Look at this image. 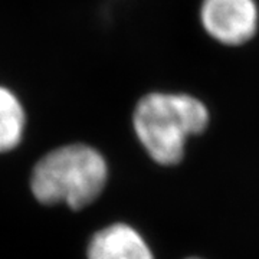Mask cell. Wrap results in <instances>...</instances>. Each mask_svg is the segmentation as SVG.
<instances>
[{"instance_id":"1","label":"cell","mask_w":259,"mask_h":259,"mask_svg":"<svg viewBox=\"0 0 259 259\" xmlns=\"http://www.w3.org/2000/svg\"><path fill=\"white\" fill-rule=\"evenodd\" d=\"M131 118L148 156L158 164L173 166L182 161L187 140L207 128L210 112L192 94L150 91L137 100Z\"/></svg>"},{"instance_id":"4","label":"cell","mask_w":259,"mask_h":259,"mask_svg":"<svg viewBox=\"0 0 259 259\" xmlns=\"http://www.w3.org/2000/svg\"><path fill=\"white\" fill-rule=\"evenodd\" d=\"M88 259H154V255L134 228L115 223L94 235Z\"/></svg>"},{"instance_id":"3","label":"cell","mask_w":259,"mask_h":259,"mask_svg":"<svg viewBox=\"0 0 259 259\" xmlns=\"http://www.w3.org/2000/svg\"><path fill=\"white\" fill-rule=\"evenodd\" d=\"M197 18L213 42L239 48L258 35L259 3L258 0H200Z\"/></svg>"},{"instance_id":"2","label":"cell","mask_w":259,"mask_h":259,"mask_svg":"<svg viewBox=\"0 0 259 259\" xmlns=\"http://www.w3.org/2000/svg\"><path fill=\"white\" fill-rule=\"evenodd\" d=\"M108 179L101 153L87 144L55 148L32 171V193L40 203L81 209L98 199Z\"/></svg>"},{"instance_id":"5","label":"cell","mask_w":259,"mask_h":259,"mask_svg":"<svg viewBox=\"0 0 259 259\" xmlns=\"http://www.w3.org/2000/svg\"><path fill=\"white\" fill-rule=\"evenodd\" d=\"M26 128V110L19 94L0 82V153L18 147Z\"/></svg>"},{"instance_id":"6","label":"cell","mask_w":259,"mask_h":259,"mask_svg":"<svg viewBox=\"0 0 259 259\" xmlns=\"http://www.w3.org/2000/svg\"><path fill=\"white\" fill-rule=\"evenodd\" d=\"M189 259H199V258H189Z\"/></svg>"}]
</instances>
